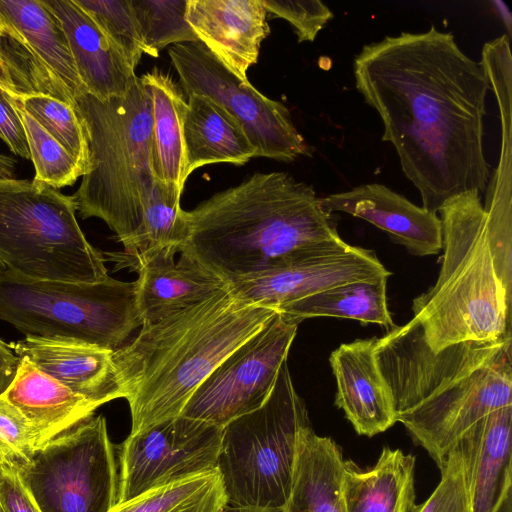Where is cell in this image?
Listing matches in <instances>:
<instances>
[{
    "instance_id": "1",
    "label": "cell",
    "mask_w": 512,
    "mask_h": 512,
    "mask_svg": "<svg viewBox=\"0 0 512 512\" xmlns=\"http://www.w3.org/2000/svg\"><path fill=\"white\" fill-rule=\"evenodd\" d=\"M356 88L383 123L401 169L437 213L451 198L486 190L483 149L490 85L481 62L451 32L431 26L364 45L353 61Z\"/></svg>"
},
{
    "instance_id": "2",
    "label": "cell",
    "mask_w": 512,
    "mask_h": 512,
    "mask_svg": "<svg viewBox=\"0 0 512 512\" xmlns=\"http://www.w3.org/2000/svg\"><path fill=\"white\" fill-rule=\"evenodd\" d=\"M185 252L228 283L278 267L294 252L341 237L311 185L254 173L185 211Z\"/></svg>"
},
{
    "instance_id": "3",
    "label": "cell",
    "mask_w": 512,
    "mask_h": 512,
    "mask_svg": "<svg viewBox=\"0 0 512 512\" xmlns=\"http://www.w3.org/2000/svg\"><path fill=\"white\" fill-rule=\"evenodd\" d=\"M276 312L243 303L226 290L141 326L129 344L112 354L121 398L130 408V433L179 416L215 367Z\"/></svg>"
},
{
    "instance_id": "4",
    "label": "cell",
    "mask_w": 512,
    "mask_h": 512,
    "mask_svg": "<svg viewBox=\"0 0 512 512\" xmlns=\"http://www.w3.org/2000/svg\"><path fill=\"white\" fill-rule=\"evenodd\" d=\"M439 212L440 272L413 300L411 320L433 352L466 341L512 340V291L497 272L480 192L455 196Z\"/></svg>"
},
{
    "instance_id": "5",
    "label": "cell",
    "mask_w": 512,
    "mask_h": 512,
    "mask_svg": "<svg viewBox=\"0 0 512 512\" xmlns=\"http://www.w3.org/2000/svg\"><path fill=\"white\" fill-rule=\"evenodd\" d=\"M90 153V170L73 194L83 219L103 220L131 255L155 184L151 165L152 100L135 76L125 95L75 101Z\"/></svg>"
},
{
    "instance_id": "6",
    "label": "cell",
    "mask_w": 512,
    "mask_h": 512,
    "mask_svg": "<svg viewBox=\"0 0 512 512\" xmlns=\"http://www.w3.org/2000/svg\"><path fill=\"white\" fill-rule=\"evenodd\" d=\"M73 195L30 180L0 179V269L42 280L96 283L109 277L83 234Z\"/></svg>"
},
{
    "instance_id": "7",
    "label": "cell",
    "mask_w": 512,
    "mask_h": 512,
    "mask_svg": "<svg viewBox=\"0 0 512 512\" xmlns=\"http://www.w3.org/2000/svg\"><path fill=\"white\" fill-rule=\"evenodd\" d=\"M310 426L286 361L263 405L222 427L216 470L227 504L283 509L291 489L299 436Z\"/></svg>"
},
{
    "instance_id": "8",
    "label": "cell",
    "mask_w": 512,
    "mask_h": 512,
    "mask_svg": "<svg viewBox=\"0 0 512 512\" xmlns=\"http://www.w3.org/2000/svg\"><path fill=\"white\" fill-rule=\"evenodd\" d=\"M0 320L25 336L81 341L115 351L142 326L136 283H84L0 269Z\"/></svg>"
},
{
    "instance_id": "9",
    "label": "cell",
    "mask_w": 512,
    "mask_h": 512,
    "mask_svg": "<svg viewBox=\"0 0 512 512\" xmlns=\"http://www.w3.org/2000/svg\"><path fill=\"white\" fill-rule=\"evenodd\" d=\"M17 472L40 512H110L117 505L114 449L102 415L45 443Z\"/></svg>"
},
{
    "instance_id": "10",
    "label": "cell",
    "mask_w": 512,
    "mask_h": 512,
    "mask_svg": "<svg viewBox=\"0 0 512 512\" xmlns=\"http://www.w3.org/2000/svg\"><path fill=\"white\" fill-rule=\"evenodd\" d=\"M168 53L186 96H207L231 114L255 157L288 163L311 154L285 105L240 79L201 41L173 45Z\"/></svg>"
},
{
    "instance_id": "11",
    "label": "cell",
    "mask_w": 512,
    "mask_h": 512,
    "mask_svg": "<svg viewBox=\"0 0 512 512\" xmlns=\"http://www.w3.org/2000/svg\"><path fill=\"white\" fill-rule=\"evenodd\" d=\"M298 325L277 311L215 367L180 415L223 427L262 406L287 361Z\"/></svg>"
},
{
    "instance_id": "12",
    "label": "cell",
    "mask_w": 512,
    "mask_h": 512,
    "mask_svg": "<svg viewBox=\"0 0 512 512\" xmlns=\"http://www.w3.org/2000/svg\"><path fill=\"white\" fill-rule=\"evenodd\" d=\"M508 406H512V345L471 373L429 392L396 418L440 468L471 428Z\"/></svg>"
},
{
    "instance_id": "13",
    "label": "cell",
    "mask_w": 512,
    "mask_h": 512,
    "mask_svg": "<svg viewBox=\"0 0 512 512\" xmlns=\"http://www.w3.org/2000/svg\"><path fill=\"white\" fill-rule=\"evenodd\" d=\"M222 427L177 416L129 434L119 450L118 503L216 470Z\"/></svg>"
},
{
    "instance_id": "14",
    "label": "cell",
    "mask_w": 512,
    "mask_h": 512,
    "mask_svg": "<svg viewBox=\"0 0 512 512\" xmlns=\"http://www.w3.org/2000/svg\"><path fill=\"white\" fill-rule=\"evenodd\" d=\"M0 21V53L19 94H45L75 107L86 91L53 13L41 0H0Z\"/></svg>"
},
{
    "instance_id": "15",
    "label": "cell",
    "mask_w": 512,
    "mask_h": 512,
    "mask_svg": "<svg viewBox=\"0 0 512 512\" xmlns=\"http://www.w3.org/2000/svg\"><path fill=\"white\" fill-rule=\"evenodd\" d=\"M389 276L372 250L340 238L302 248L273 270L229 283L228 291L243 303L277 310L339 285Z\"/></svg>"
},
{
    "instance_id": "16",
    "label": "cell",
    "mask_w": 512,
    "mask_h": 512,
    "mask_svg": "<svg viewBox=\"0 0 512 512\" xmlns=\"http://www.w3.org/2000/svg\"><path fill=\"white\" fill-rule=\"evenodd\" d=\"M178 250H158L132 266L138 272L136 304L143 325L170 315L228 290L229 283L193 256Z\"/></svg>"
},
{
    "instance_id": "17",
    "label": "cell",
    "mask_w": 512,
    "mask_h": 512,
    "mask_svg": "<svg viewBox=\"0 0 512 512\" xmlns=\"http://www.w3.org/2000/svg\"><path fill=\"white\" fill-rule=\"evenodd\" d=\"M330 212H345L387 232L391 240L414 256L442 250V222L437 213L416 206L385 185L372 183L320 198Z\"/></svg>"
},
{
    "instance_id": "18",
    "label": "cell",
    "mask_w": 512,
    "mask_h": 512,
    "mask_svg": "<svg viewBox=\"0 0 512 512\" xmlns=\"http://www.w3.org/2000/svg\"><path fill=\"white\" fill-rule=\"evenodd\" d=\"M376 339L343 343L329 357L337 386L335 405L355 431L367 437L397 422L393 395L375 355Z\"/></svg>"
},
{
    "instance_id": "19",
    "label": "cell",
    "mask_w": 512,
    "mask_h": 512,
    "mask_svg": "<svg viewBox=\"0 0 512 512\" xmlns=\"http://www.w3.org/2000/svg\"><path fill=\"white\" fill-rule=\"evenodd\" d=\"M262 0H188L186 19L199 41L242 80L270 34Z\"/></svg>"
},
{
    "instance_id": "20",
    "label": "cell",
    "mask_w": 512,
    "mask_h": 512,
    "mask_svg": "<svg viewBox=\"0 0 512 512\" xmlns=\"http://www.w3.org/2000/svg\"><path fill=\"white\" fill-rule=\"evenodd\" d=\"M19 357L98 407L121 398L113 351L81 341L25 336L8 344Z\"/></svg>"
},
{
    "instance_id": "21",
    "label": "cell",
    "mask_w": 512,
    "mask_h": 512,
    "mask_svg": "<svg viewBox=\"0 0 512 512\" xmlns=\"http://www.w3.org/2000/svg\"><path fill=\"white\" fill-rule=\"evenodd\" d=\"M512 406L492 412L457 443L464 466L471 512H498L511 496Z\"/></svg>"
},
{
    "instance_id": "22",
    "label": "cell",
    "mask_w": 512,
    "mask_h": 512,
    "mask_svg": "<svg viewBox=\"0 0 512 512\" xmlns=\"http://www.w3.org/2000/svg\"><path fill=\"white\" fill-rule=\"evenodd\" d=\"M41 1L61 24L86 93L101 101L125 95L135 69L94 21L73 0Z\"/></svg>"
},
{
    "instance_id": "23",
    "label": "cell",
    "mask_w": 512,
    "mask_h": 512,
    "mask_svg": "<svg viewBox=\"0 0 512 512\" xmlns=\"http://www.w3.org/2000/svg\"><path fill=\"white\" fill-rule=\"evenodd\" d=\"M2 396L28 420L35 450L92 417L98 408L25 358H20L16 375Z\"/></svg>"
},
{
    "instance_id": "24",
    "label": "cell",
    "mask_w": 512,
    "mask_h": 512,
    "mask_svg": "<svg viewBox=\"0 0 512 512\" xmlns=\"http://www.w3.org/2000/svg\"><path fill=\"white\" fill-rule=\"evenodd\" d=\"M341 447L304 429L298 440L291 489L284 512H347Z\"/></svg>"
},
{
    "instance_id": "25",
    "label": "cell",
    "mask_w": 512,
    "mask_h": 512,
    "mask_svg": "<svg viewBox=\"0 0 512 512\" xmlns=\"http://www.w3.org/2000/svg\"><path fill=\"white\" fill-rule=\"evenodd\" d=\"M183 142L184 182L194 170L204 165H244L256 155L238 121L204 95L188 96Z\"/></svg>"
},
{
    "instance_id": "26",
    "label": "cell",
    "mask_w": 512,
    "mask_h": 512,
    "mask_svg": "<svg viewBox=\"0 0 512 512\" xmlns=\"http://www.w3.org/2000/svg\"><path fill=\"white\" fill-rule=\"evenodd\" d=\"M415 457L383 447L374 466L363 469L345 459L343 485L347 512H412Z\"/></svg>"
},
{
    "instance_id": "27",
    "label": "cell",
    "mask_w": 512,
    "mask_h": 512,
    "mask_svg": "<svg viewBox=\"0 0 512 512\" xmlns=\"http://www.w3.org/2000/svg\"><path fill=\"white\" fill-rule=\"evenodd\" d=\"M152 100L151 165L155 180L183 191V122L187 101L177 83L157 67L140 76Z\"/></svg>"
},
{
    "instance_id": "28",
    "label": "cell",
    "mask_w": 512,
    "mask_h": 512,
    "mask_svg": "<svg viewBox=\"0 0 512 512\" xmlns=\"http://www.w3.org/2000/svg\"><path fill=\"white\" fill-rule=\"evenodd\" d=\"M386 277L339 285L301 300L283 305L277 311L300 324L314 317H336L378 324L386 332L397 325L388 310Z\"/></svg>"
},
{
    "instance_id": "29",
    "label": "cell",
    "mask_w": 512,
    "mask_h": 512,
    "mask_svg": "<svg viewBox=\"0 0 512 512\" xmlns=\"http://www.w3.org/2000/svg\"><path fill=\"white\" fill-rule=\"evenodd\" d=\"M484 70L498 103L501 146L497 168L486 187L483 208L490 229L508 232L512 230V64L507 59L494 58L484 65Z\"/></svg>"
},
{
    "instance_id": "30",
    "label": "cell",
    "mask_w": 512,
    "mask_h": 512,
    "mask_svg": "<svg viewBox=\"0 0 512 512\" xmlns=\"http://www.w3.org/2000/svg\"><path fill=\"white\" fill-rule=\"evenodd\" d=\"M227 504L217 470L152 490L110 512H218Z\"/></svg>"
},
{
    "instance_id": "31",
    "label": "cell",
    "mask_w": 512,
    "mask_h": 512,
    "mask_svg": "<svg viewBox=\"0 0 512 512\" xmlns=\"http://www.w3.org/2000/svg\"><path fill=\"white\" fill-rule=\"evenodd\" d=\"M182 192L174 186L155 180L145 209L133 251L132 265L165 248L178 250L187 234L185 210L181 208Z\"/></svg>"
},
{
    "instance_id": "32",
    "label": "cell",
    "mask_w": 512,
    "mask_h": 512,
    "mask_svg": "<svg viewBox=\"0 0 512 512\" xmlns=\"http://www.w3.org/2000/svg\"><path fill=\"white\" fill-rule=\"evenodd\" d=\"M7 94L26 133L30 160L35 168L32 181L58 190L73 185L80 176L83 177L85 172L77 161L21 106L12 93Z\"/></svg>"
},
{
    "instance_id": "33",
    "label": "cell",
    "mask_w": 512,
    "mask_h": 512,
    "mask_svg": "<svg viewBox=\"0 0 512 512\" xmlns=\"http://www.w3.org/2000/svg\"><path fill=\"white\" fill-rule=\"evenodd\" d=\"M145 47L157 58L170 44L199 41L186 19L188 0H130Z\"/></svg>"
},
{
    "instance_id": "34",
    "label": "cell",
    "mask_w": 512,
    "mask_h": 512,
    "mask_svg": "<svg viewBox=\"0 0 512 512\" xmlns=\"http://www.w3.org/2000/svg\"><path fill=\"white\" fill-rule=\"evenodd\" d=\"M13 96L66 149L86 175L90 170L89 145L75 107L40 93Z\"/></svg>"
},
{
    "instance_id": "35",
    "label": "cell",
    "mask_w": 512,
    "mask_h": 512,
    "mask_svg": "<svg viewBox=\"0 0 512 512\" xmlns=\"http://www.w3.org/2000/svg\"><path fill=\"white\" fill-rule=\"evenodd\" d=\"M135 69L145 47L130 0H73Z\"/></svg>"
},
{
    "instance_id": "36",
    "label": "cell",
    "mask_w": 512,
    "mask_h": 512,
    "mask_svg": "<svg viewBox=\"0 0 512 512\" xmlns=\"http://www.w3.org/2000/svg\"><path fill=\"white\" fill-rule=\"evenodd\" d=\"M441 479L430 497L412 512H471L465 466L457 446L439 468Z\"/></svg>"
},
{
    "instance_id": "37",
    "label": "cell",
    "mask_w": 512,
    "mask_h": 512,
    "mask_svg": "<svg viewBox=\"0 0 512 512\" xmlns=\"http://www.w3.org/2000/svg\"><path fill=\"white\" fill-rule=\"evenodd\" d=\"M35 451L33 432L28 420L0 395V461L17 469L29 462Z\"/></svg>"
},
{
    "instance_id": "38",
    "label": "cell",
    "mask_w": 512,
    "mask_h": 512,
    "mask_svg": "<svg viewBox=\"0 0 512 512\" xmlns=\"http://www.w3.org/2000/svg\"><path fill=\"white\" fill-rule=\"evenodd\" d=\"M267 12L287 20L298 42H312L333 18L331 10L318 0H262Z\"/></svg>"
},
{
    "instance_id": "39",
    "label": "cell",
    "mask_w": 512,
    "mask_h": 512,
    "mask_svg": "<svg viewBox=\"0 0 512 512\" xmlns=\"http://www.w3.org/2000/svg\"><path fill=\"white\" fill-rule=\"evenodd\" d=\"M0 138L7 144L12 153L30 159L23 124L9 100L7 92L2 89H0Z\"/></svg>"
},
{
    "instance_id": "40",
    "label": "cell",
    "mask_w": 512,
    "mask_h": 512,
    "mask_svg": "<svg viewBox=\"0 0 512 512\" xmlns=\"http://www.w3.org/2000/svg\"><path fill=\"white\" fill-rule=\"evenodd\" d=\"M20 358L0 339V395L14 379Z\"/></svg>"
},
{
    "instance_id": "41",
    "label": "cell",
    "mask_w": 512,
    "mask_h": 512,
    "mask_svg": "<svg viewBox=\"0 0 512 512\" xmlns=\"http://www.w3.org/2000/svg\"><path fill=\"white\" fill-rule=\"evenodd\" d=\"M0 89L12 93L19 94L17 85L14 81L13 75L9 66L7 65L4 57L0 53Z\"/></svg>"
},
{
    "instance_id": "42",
    "label": "cell",
    "mask_w": 512,
    "mask_h": 512,
    "mask_svg": "<svg viewBox=\"0 0 512 512\" xmlns=\"http://www.w3.org/2000/svg\"><path fill=\"white\" fill-rule=\"evenodd\" d=\"M16 161L14 158L0 154V179L15 178Z\"/></svg>"
},
{
    "instance_id": "43",
    "label": "cell",
    "mask_w": 512,
    "mask_h": 512,
    "mask_svg": "<svg viewBox=\"0 0 512 512\" xmlns=\"http://www.w3.org/2000/svg\"><path fill=\"white\" fill-rule=\"evenodd\" d=\"M218 512H284V509L241 507L225 504L218 510Z\"/></svg>"
},
{
    "instance_id": "44",
    "label": "cell",
    "mask_w": 512,
    "mask_h": 512,
    "mask_svg": "<svg viewBox=\"0 0 512 512\" xmlns=\"http://www.w3.org/2000/svg\"><path fill=\"white\" fill-rule=\"evenodd\" d=\"M3 33H4L3 26H2V23L0 21V38L3 36Z\"/></svg>"
},
{
    "instance_id": "45",
    "label": "cell",
    "mask_w": 512,
    "mask_h": 512,
    "mask_svg": "<svg viewBox=\"0 0 512 512\" xmlns=\"http://www.w3.org/2000/svg\"><path fill=\"white\" fill-rule=\"evenodd\" d=\"M0 512H1V510H0Z\"/></svg>"
}]
</instances>
